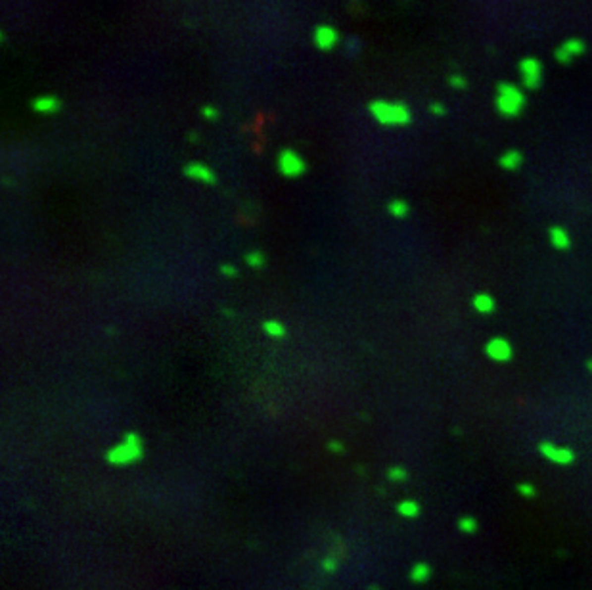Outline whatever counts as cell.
Wrapping results in <instances>:
<instances>
[{
    "mask_svg": "<svg viewBox=\"0 0 592 590\" xmlns=\"http://www.w3.org/2000/svg\"><path fill=\"white\" fill-rule=\"evenodd\" d=\"M368 111L381 127H406L412 123V111L405 102L372 100Z\"/></svg>",
    "mask_w": 592,
    "mask_h": 590,
    "instance_id": "obj_1",
    "label": "cell"
},
{
    "mask_svg": "<svg viewBox=\"0 0 592 590\" xmlns=\"http://www.w3.org/2000/svg\"><path fill=\"white\" fill-rule=\"evenodd\" d=\"M144 458V446L140 435L134 431H129L119 445L111 446L106 452V460L111 466H130Z\"/></svg>",
    "mask_w": 592,
    "mask_h": 590,
    "instance_id": "obj_2",
    "label": "cell"
},
{
    "mask_svg": "<svg viewBox=\"0 0 592 590\" xmlns=\"http://www.w3.org/2000/svg\"><path fill=\"white\" fill-rule=\"evenodd\" d=\"M494 107L502 117H518L525 107V94L512 83H498Z\"/></svg>",
    "mask_w": 592,
    "mask_h": 590,
    "instance_id": "obj_3",
    "label": "cell"
},
{
    "mask_svg": "<svg viewBox=\"0 0 592 590\" xmlns=\"http://www.w3.org/2000/svg\"><path fill=\"white\" fill-rule=\"evenodd\" d=\"M276 169L278 173L286 178H299L307 173L309 165L301 154H297L291 148H284L278 156H276Z\"/></svg>",
    "mask_w": 592,
    "mask_h": 590,
    "instance_id": "obj_4",
    "label": "cell"
},
{
    "mask_svg": "<svg viewBox=\"0 0 592 590\" xmlns=\"http://www.w3.org/2000/svg\"><path fill=\"white\" fill-rule=\"evenodd\" d=\"M538 452L546 458V460L554 462V464H558V466H571L573 462H575V450H571L569 446H560V445H554V443H550V441H544V443H540L538 445Z\"/></svg>",
    "mask_w": 592,
    "mask_h": 590,
    "instance_id": "obj_5",
    "label": "cell"
},
{
    "mask_svg": "<svg viewBox=\"0 0 592 590\" xmlns=\"http://www.w3.org/2000/svg\"><path fill=\"white\" fill-rule=\"evenodd\" d=\"M520 75L523 81V87L535 90L542 83V63L537 58H523L520 61Z\"/></svg>",
    "mask_w": 592,
    "mask_h": 590,
    "instance_id": "obj_6",
    "label": "cell"
},
{
    "mask_svg": "<svg viewBox=\"0 0 592 590\" xmlns=\"http://www.w3.org/2000/svg\"><path fill=\"white\" fill-rule=\"evenodd\" d=\"M485 355L494 362H510L514 359V347L506 337H491L485 343Z\"/></svg>",
    "mask_w": 592,
    "mask_h": 590,
    "instance_id": "obj_7",
    "label": "cell"
},
{
    "mask_svg": "<svg viewBox=\"0 0 592 590\" xmlns=\"http://www.w3.org/2000/svg\"><path fill=\"white\" fill-rule=\"evenodd\" d=\"M585 48H587V46H585V41H581V39H577V37H571V39L563 41V43L556 48L554 58H556L558 63L567 65V63H571L577 56L585 54Z\"/></svg>",
    "mask_w": 592,
    "mask_h": 590,
    "instance_id": "obj_8",
    "label": "cell"
},
{
    "mask_svg": "<svg viewBox=\"0 0 592 590\" xmlns=\"http://www.w3.org/2000/svg\"><path fill=\"white\" fill-rule=\"evenodd\" d=\"M313 41H315V46H317L318 50L330 52L339 43V33H337L335 27L328 25V23H320V25H317V29H315Z\"/></svg>",
    "mask_w": 592,
    "mask_h": 590,
    "instance_id": "obj_9",
    "label": "cell"
},
{
    "mask_svg": "<svg viewBox=\"0 0 592 590\" xmlns=\"http://www.w3.org/2000/svg\"><path fill=\"white\" fill-rule=\"evenodd\" d=\"M184 176L192 178V180H196V182H202V184H217V176H215V173H213L207 165L200 163V161H192V163H188L186 167H184Z\"/></svg>",
    "mask_w": 592,
    "mask_h": 590,
    "instance_id": "obj_10",
    "label": "cell"
},
{
    "mask_svg": "<svg viewBox=\"0 0 592 590\" xmlns=\"http://www.w3.org/2000/svg\"><path fill=\"white\" fill-rule=\"evenodd\" d=\"M31 107H33L37 113L52 115V113H58L59 109H61V102H59L58 96L44 94V96H37L35 100L31 102Z\"/></svg>",
    "mask_w": 592,
    "mask_h": 590,
    "instance_id": "obj_11",
    "label": "cell"
},
{
    "mask_svg": "<svg viewBox=\"0 0 592 590\" xmlns=\"http://www.w3.org/2000/svg\"><path fill=\"white\" fill-rule=\"evenodd\" d=\"M548 238H550V244L554 245L558 251H565V249H569L571 247V236H569V232L565 230L563 226H550L548 230Z\"/></svg>",
    "mask_w": 592,
    "mask_h": 590,
    "instance_id": "obj_12",
    "label": "cell"
},
{
    "mask_svg": "<svg viewBox=\"0 0 592 590\" xmlns=\"http://www.w3.org/2000/svg\"><path fill=\"white\" fill-rule=\"evenodd\" d=\"M472 305H474V309H476L477 313H481V315H491V313H494V309H496L494 297H492L491 293H483V291L474 295Z\"/></svg>",
    "mask_w": 592,
    "mask_h": 590,
    "instance_id": "obj_13",
    "label": "cell"
},
{
    "mask_svg": "<svg viewBox=\"0 0 592 590\" xmlns=\"http://www.w3.org/2000/svg\"><path fill=\"white\" fill-rule=\"evenodd\" d=\"M521 163H523V154H521L520 150H508L498 159V165L502 169H506V171H518L521 167Z\"/></svg>",
    "mask_w": 592,
    "mask_h": 590,
    "instance_id": "obj_14",
    "label": "cell"
},
{
    "mask_svg": "<svg viewBox=\"0 0 592 590\" xmlns=\"http://www.w3.org/2000/svg\"><path fill=\"white\" fill-rule=\"evenodd\" d=\"M387 211H389L391 216L403 220V218H406L408 213H410V205H408L405 200H393V202L387 205Z\"/></svg>",
    "mask_w": 592,
    "mask_h": 590,
    "instance_id": "obj_15",
    "label": "cell"
},
{
    "mask_svg": "<svg viewBox=\"0 0 592 590\" xmlns=\"http://www.w3.org/2000/svg\"><path fill=\"white\" fill-rule=\"evenodd\" d=\"M397 512L403 518H416V516H420V504L416 500H403L397 506Z\"/></svg>",
    "mask_w": 592,
    "mask_h": 590,
    "instance_id": "obj_16",
    "label": "cell"
},
{
    "mask_svg": "<svg viewBox=\"0 0 592 590\" xmlns=\"http://www.w3.org/2000/svg\"><path fill=\"white\" fill-rule=\"evenodd\" d=\"M263 330H265V333H269L270 337H276V339H280V337L286 335L284 324L278 322V320H267V322H263Z\"/></svg>",
    "mask_w": 592,
    "mask_h": 590,
    "instance_id": "obj_17",
    "label": "cell"
},
{
    "mask_svg": "<svg viewBox=\"0 0 592 590\" xmlns=\"http://www.w3.org/2000/svg\"><path fill=\"white\" fill-rule=\"evenodd\" d=\"M387 479L391 483H403L408 479V472H406L403 466H391L387 470Z\"/></svg>",
    "mask_w": 592,
    "mask_h": 590,
    "instance_id": "obj_18",
    "label": "cell"
},
{
    "mask_svg": "<svg viewBox=\"0 0 592 590\" xmlns=\"http://www.w3.org/2000/svg\"><path fill=\"white\" fill-rule=\"evenodd\" d=\"M246 263L251 267V268H263L265 263H267V259H265V255H263L261 251H249V253L246 255Z\"/></svg>",
    "mask_w": 592,
    "mask_h": 590,
    "instance_id": "obj_19",
    "label": "cell"
},
{
    "mask_svg": "<svg viewBox=\"0 0 592 590\" xmlns=\"http://www.w3.org/2000/svg\"><path fill=\"white\" fill-rule=\"evenodd\" d=\"M458 529L462 533H476L477 531V519L472 516H464L458 521Z\"/></svg>",
    "mask_w": 592,
    "mask_h": 590,
    "instance_id": "obj_20",
    "label": "cell"
},
{
    "mask_svg": "<svg viewBox=\"0 0 592 590\" xmlns=\"http://www.w3.org/2000/svg\"><path fill=\"white\" fill-rule=\"evenodd\" d=\"M518 492H520L521 496H525V498H533V496H537V487H535L533 483H520L518 485Z\"/></svg>",
    "mask_w": 592,
    "mask_h": 590,
    "instance_id": "obj_21",
    "label": "cell"
},
{
    "mask_svg": "<svg viewBox=\"0 0 592 590\" xmlns=\"http://www.w3.org/2000/svg\"><path fill=\"white\" fill-rule=\"evenodd\" d=\"M202 115L205 117V119H209V121H215V119L218 117V111H217V107H213V106H203Z\"/></svg>",
    "mask_w": 592,
    "mask_h": 590,
    "instance_id": "obj_22",
    "label": "cell"
},
{
    "mask_svg": "<svg viewBox=\"0 0 592 590\" xmlns=\"http://www.w3.org/2000/svg\"><path fill=\"white\" fill-rule=\"evenodd\" d=\"M448 83H450V87L452 88H466V79L460 77V75H452V77L448 79Z\"/></svg>",
    "mask_w": 592,
    "mask_h": 590,
    "instance_id": "obj_23",
    "label": "cell"
},
{
    "mask_svg": "<svg viewBox=\"0 0 592 590\" xmlns=\"http://www.w3.org/2000/svg\"><path fill=\"white\" fill-rule=\"evenodd\" d=\"M359 48H361V44H359V41H357L355 37H351V39L347 41V52H349V54H353V56L359 54Z\"/></svg>",
    "mask_w": 592,
    "mask_h": 590,
    "instance_id": "obj_24",
    "label": "cell"
},
{
    "mask_svg": "<svg viewBox=\"0 0 592 590\" xmlns=\"http://www.w3.org/2000/svg\"><path fill=\"white\" fill-rule=\"evenodd\" d=\"M430 111H431L433 115L441 117V115H445V111H447V109H445V106H443V104H437V102H433V104L430 106Z\"/></svg>",
    "mask_w": 592,
    "mask_h": 590,
    "instance_id": "obj_25",
    "label": "cell"
},
{
    "mask_svg": "<svg viewBox=\"0 0 592 590\" xmlns=\"http://www.w3.org/2000/svg\"><path fill=\"white\" fill-rule=\"evenodd\" d=\"M220 272L224 274V276H230V278H236V276H238L236 267H232V265H222V267H220Z\"/></svg>",
    "mask_w": 592,
    "mask_h": 590,
    "instance_id": "obj_26",
    "label": "cell"
},
{
    "mask_svg": "<svg viewBox=\"0 0 592 590\" xmlns=\"http://www.w3.org/2000/svg\"><path fill=\"white\" fill-rule=\"evenodd\" d=\"M328 448H330V452H335V454H343V450H345L339 441H330V443H328Z\"/></svg>",
    "mask_w": 592,
    "mask_h": 590,
    "instance_id": "obj_27",
    "label": "cell"
},
{
    "mask_svg": "<svg viewBox=\"0 0 592 590\" xmlns=\"http://www.w3.org/2000/svg\"><path fill=\"white\" fill-rule=\"evenodd\" d=\"M428 573H430V569H428L426 565H418V567L414 569L412 577H416V579H426V577H428Z\"/></svg>",
    "mask_w": 592,
    "mask_h": 590,
    "instance_id": "obj_28",
    "label": "cell"
},
{
    "mask_svg": "<svg viewBox=\"0 0 592 590\" xmlns=\"http://www.w3.org/2000/svg\"><path fill=\"white\" fill-rule=\"evenodd\" d=\"M587 368H589V372L592 374V359L589 360V362H587Z\"/></svg>",
    "mask_w": 592,
    "mask_h": 590,
    "instance_id": "obj_29",
    "label": "cell"
}]
</instances>
